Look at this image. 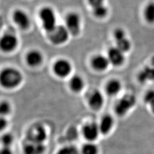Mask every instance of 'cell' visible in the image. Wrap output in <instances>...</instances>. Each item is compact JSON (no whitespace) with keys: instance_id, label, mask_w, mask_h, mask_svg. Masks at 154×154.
<instances>
[{"instance_id":"cell-1","label":"cell","mask_w":154,"mask_h":154,"mask_svg":"<svg viewBox=\"0 0 154 154\" xmlns=\"http://www.w3.org/2000/svg\"><path fill=\"white\" fill-rule=\"evenodd\" d=\"M23 80L22 73L13 67H6L1 72L0 83L7 89H13L20 85Z\"/></svg>"},{"instance_id":"cell-2","label":"cell","mask_w":154,"mask_h":154,"mask_svg":"<svg viewBox=\"0 0 154 154\" xmlns=\"http://www.w3.org/2000/svg\"><path fill=\"white\" fill-rule=\"evenodd\" d=\"M39 18L46 33L52 30L58 25L55 11L50 6H44L40 9Z\"/></svg>"},{"instance_id":"cell-3","label":"cell","mask_w":154,"mask_h":154,"mask_svg":"<svg viewBox=\"0 0 154 154\" xmlns=\"http://www.w3.org/2000/svg\"><path fill=\"white\" fill-rule=\"evenodd\" d=\"M46 33L50 42L55 45L64 44L70 35L65 26L62 25H57L52 30Z\"/></svg>"},{"instance_id":"cell-4","label":"cell","mask_w":154,"mask_h":154,"mask_svg":"<svg viewBox=\"0 0 154 154\" xmlns=\"http://www.w3.org/2000/svg\"><path fill=\"white\" fill-rule=\"evenodd\" d=\"M136 103V98L132 94H126L119 99L115 105V111L118 116H123Z\"/></svg>"},{"instance_id":"cell-5","label":"cell","mask_w":154,"mask_h":154,"mask_svg":"<svg viewBox=\"0 0 154 154\" xmlns=\"http://www.w3.org/2000/svg\"><path fill=\"white\" fill-rule=\"evenodd\" d=\"M70 35L77 36L81 32V20L79 15L75 12L69 13L65 19V25Z\"/></svg>"},{"instance_id":"cell-6","label":"cell","mask_w":154,"mask_h":154,"mask_svg":"<svg viewBox=\"0 0 154 154\" xmlns=\"http://www.w3.org/2000/svg\"><path fill=\"white\" fill-rule=\"evenodd\" d=\"M47 138V132L44 127L36 124L30 127L27 132V140L35 143H44Z\"/></svg>"},{"instance_id":"cell-7","label":"cell","mask_w":154,"mask_h":154,"mask_svg":"<svg viewBox=\"0 0 154 154\" xmlns=\"http://www.w3.org/2000/svg\"><path fill=\"white\" fill-rule=\"evenodd\" d=\"M72 67L70 62L61 58L55 61L53 66V70L57 77L64 78L68 77L72 72Z\"/></svg>"},{"instance_id":"cell-8","label":"cell","mask_w":154,"mask_h":154,"mask_svg":"<svg viewBox=\"0 0 154 154\" xmlns=\"http://www.w3.org/2000/svg\"><path fill=\"white\" fill-rule=\"evenodd\" d=\"M18 39L16 35L11 33H5L0 40V48L5 53H11L16 49Z\"/></svg>"},{"instance_id":"cell-9","label":"cell","mask_w":154,"mask_h":154,"mask_svg":"<svg viewBox=\"0 0 154 154\" xmlns=\"http://www.w3.org/2000/svg\"><path fill=\"white\" fill-rule=\"evenodd\" d=\"M13 20L18 27L26 30L30 26V19L28 14L21 9H16L12 14Z\"/></svg>"},{"instance_id":"cell-10","label":"cell","mask_w":154,"mask_h":154,"mask_svg":"<svg viewBox=\"0 0 154 154\" xmlns=\"http://www.w3.org/2000/svg\"><path fill=\"white\" fill-rule=\"evenodd\" d=\"M100 133L99 125L95 122L88 123L83 127V135L88 142H93L98 138Z\"/></svg>"},{"instance_id":"cell-11","label":"cell","mask_w":154,"mask_h":154,"mask_svg":"<svg viewBox=\"0 0 154 154\" xmlns=\"http://www.w3.org/2000/svg\"><path fill=\"white\" fill-rule=\"evenodd\" d=\"M124 53L117 47L110 48L107 52V58L110 64L114 66H121L125 61Z\"/></svg>"},{"instance_id":"cell-12","label":"cell","mask_w":154,"mask_h":154,"mask_svg":"<svg viewBox=\"0 0 154 154\" xmlns=\"http://www.w3.org/2000/svg\"><path fill=\"white\" fill-rule=\"evenodd\" d=\"M104 102V97L102 93L98 90L93 91L88 97V105L93 110L96 111L100 110L102 107Z\"/></svg>"},{"instance_id":"cell-13","label":"cell","mask_w":154,"mask_h":154,"mask_svg":"<svg viewBox=\"0 0 154 154\" xmlns=\"http://www.w3.org/2000/svg\"><path fill=\"white\" fill-rule=\"evenodd\" d=\"M91 66L97 72H104L110 65L107 56L98 54L95 55L91 60Z\"/></svg>"},{"instance_id":"cell-14","label":"cell","mask_w":154,"mask_h":154,"mask_svg":"<svg viewBox=\"0 0 154 154\" xmlns=\"http://www.w3.org/2000/svg\"><path fill=\"white\" fill-rule=\"evenodd\" d=\"M46 150L44 143H35L27 140L23 146L24 154H43Z\"/></svg>"},{"instance_id":"cell-15","label":"cell","mask_w":154,"mask_h":154,"mask_svg":"<svg viewBox=\"0 0 154 154\" xmlns=\"http://www.w3.org/2000/svg\"><path fill=\"white\" fill-rule=\"evenodd\" d=\"M26 62L28 66L35 67L39 66L43 62L42 54L37 50H32L29 51L25 57Z\"/></svg>"},{"instance_id":"cell-16","label":"cell","mask_w":154,"mask_h":154,"mask_svg":"<svg viewBox=\"0 0 154 154\" xmlns=\"http://www.w3.org/2000/svg\"><path fill=\"white\" fill-rule=\"evenodd\" d=\"M114 119L110 115H105L100 119L98 125L102 134L106 135L110 132L114 126Z\"/></svg>"},{"instance_id":"cell-17","label":"cell","mask_w":154,"mask_h":154,"mask_svg":"<svg viewBox=\"0 0 154 154\" xmlns=\"http://www.w3.org/2000/svg\"><path fill=\"white\" fill-rule=\"evenodd\" d=\"M69 85L72 91L78 93L83 90L85 86V81L82 77L79 75H75L70 79Z\"/></svg>"},{"instance_id":"cell-18","label":"cell","mask_w":154,"mask_h":154,"mask_svg":"<svg viewBox=\"0 0 154 154\" xmlns=\"http://www.w3.org/2000/svg\"><path fill=\"white\" fill-rule=\"evenodd\" d=\"M121 83L116 79H111L106 85L105 90L107 94L109 96H115L119 93L121 90Z\"/></svg>"},{"instance_id":"cell-19","label":"cell","mask_w":154,"mask_h":154,"mask_svg":"<svg viewBox=\"0 0 154 154\" xmlns=\"http://www.w3.org/2000/svg\"><path fill=\"white\" fill-rule=\"evenodd\" d=\"M143 16L145 20L149 23H154V2L147 4L143 10Z\"/></svg>"},{"instance_id":"cell-20","label":"cell","mask_w":154,"mask_h":154,"mask_svg":"<svg viewBox=\"0 0 154 154\" xmlns=\"http://www.w3.org/2000/svg\"><path fill=\"white\" fill-rule=\"evenodd\" d=\"M99 149L98 146L93 142H88L85 143L82 147L81 154H98Z\"/></svg>"},{"instance_id":"cell-21","label":"cell","mask_w":154,"mask_h":154,"mask_svg":"<svg viewBox=\"0 0 154 154\" xmlns=\"http://www.w3.org/2000/svg\"><path fill=\"white\" fill-rule=\"evenodd\" d=\"M94 16L98 18H103L107 16L108 14V9L105 4L98 6L92 8Z\"/></svg>"},{"instance_id":"cell-22","label":"cell","mask_w":154,"mask_h":154,"mask_svg":"<svg viewBox=\"0 0 154 154\" xmlns=\"http://www.w3.org/2000/svg\"><path fill=\"white\" fill-rule=\"evenodd\" d=\"M116 47H117L119 49L121 50L124 53L128 51L131 49V42L127 37L118 40L116 41Z\"/></svg>"},{"instance_id":"cell-23","label":"cell","mask_w":154,"mask_h":154,"mask_svg":"<svg viewBox=\"0 0 154 154\" xmlns=\"http://www.w3.org/2000/svg\"><path fill=\"white\" fill-rule=\"evenodd\" d=\"M56 154H81V152L75 146L69 145L60 149Z\"/></svg>"},{"instance_id":"cell-24","label":"cell","mask_w":154,"mask_h":154,"mask_svg":"<svg viewBox=\"0 0 154 154\" xmlns=\"http://www.w3.org/2000/svg\"><path fill=\"white\" fill-rule=\"evenodd\" d=\"M139 79L142 81L147 79H154V69L146 68L139 75Z\"/></svg>"},{"instance_id":"cell-25","label":"cell","mask_w":154,"mask_h":154,"mask_svg":"<svg viewBox=\"0 0 154 154\" xmlns=\"http://www.w3.org/2000/svg\"><path fill=\"white\" fill-rule=\"evenodd\" d=\"M1 141L4 147H10L14 141V137L10 133H5L2 135Z\"/></svg>"},{"instance_id":"cell-26","label":"cell","mask_w":154,"mask_h":154,"mask_svg":"<svg viewBox=\"0 0 154 154\" xmlns=\"http://www.w3.org/2000/svg\"><path fill=\"white\" fill-rule=\"evenodd\" d=\"M11 106L9 102L6 101L1 102L0 105V114L1 116H5L10 113Z\"/></svg>"},{"instance_id":"cell-27","label":"cell","mask_w":154,"mask_h":154,"mask_svg":"<svg viewBox=\"0 0 154 154\" xmlns=\"http://www.w3.org/2000/svg\"><path fill=\"white\" fill-rule=\"evenodd\" d=\"M114 37L115 41L121 39L126 37V34L125 31L121 28H117L114 32Z\"/></svg>"},{"instance_id":"cell-28","label":"cell","mask_w":154,"mask_h":154,"mask_svg":"<svg viewBox=\"0 0 154 154\" xmlns=\"http://www.w3.org/2000/svg\"><path fill=\"white\" fill-rule=\"evenodd\" d=\"M154 100V90H149L144 96V100L145 102L150 104Z\"/></svg>"},{"instance_id":"cell-29","label":"cell","mask_w":154,"mask_h":154,"mask_svg":"<svg viewBox=\"0 0 154 154\" xmlns=\"http://www.w3.org/2000/svg\"><path fill=\"white\" fill-rule=\"evenodd\" d=\"M88 4L93 8L94 7L105 4V0H88Z\"/></svg>"},{"instance_id":"cell-30","label":"cell","mask_w":154,"mask_h":154,"mask_svg":"<svg viewBox=\"0 0 154 154\" xmlns=\"http://www.w3.org/2000/svg\"><path fill=\"white\" fill-rule=\"evenodd\" d=\"M8 125V122L4 116H1L0 119V128L1 130L5 128Z\"/></svg>"},{"instance_id":"cell-31","label":"cell","mask_w":154,"mask_h":154,"mask_svg":"<svg viewBox=\"0 0 154 154\" xmlns=\"http://www.w3.org/2000/svg\"><path fill=\"white\" fill-rule=\"evenodd\" d=\"M0 154H13L10 147H4L1 150Z\"/></svg>"},{"instance_id":"cell-32","label":"cell","mask_w":154,"mask_h":154,"mask_svg":"<svg viewBox=\"0 0 154 154\" xmlns=\"http://www.w3.org/2000/svg\"><path fill=\"white\" fill-rule=\"evenodd\" d=\"M150 106H151V110L153 111V112L154 113V100L149 104Z\"/></svg>"}]
</instances>
